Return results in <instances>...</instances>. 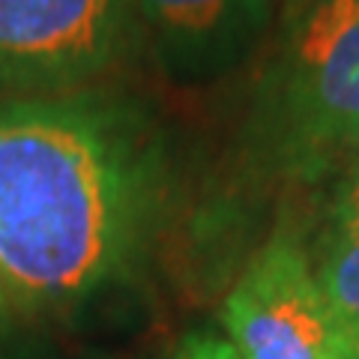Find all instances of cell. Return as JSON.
I'll use <instances>...</instances> for the list:
<instances>
[{"label":"cell","instance_id":"obj_7","mask_svg":"<svg viewBox=\"0 0 359 359\" xmlns=\"http://www.w3.org/2000/svg\"><path fill=\"white\" fill-rule=\"evenodd\" d=\"M320 290L359 332V233H327L302 240Z\"/></svg>","mask_w":359,"mask_h":359},{"label":"cell","instance_id":"obj_6","mask_svg":"<svg viewBox=\"0 0 359 359\" xmlns=\"http://www.w3.org/2000/svg\"><path fill=\"white\" fill-rule=\"evenodd\" d=\"M302 212H285L282 222L299 240L327 233H359V147L341 156L320 180L302 189Z\"/></svg>","mask_w":359,"mask_h":359},{"label":"cell","instance_id":"obj_9","mask_svg":"<svg viewBox=\"0 0 359 359\" xmlns=\"http://www.w3.org/2000/svg\"><path fill=\"white\" fill-rule=\"evenodd\" d=\"M15 318H18L15 302H13V297H9V287L4 282V273H0V330H4L6 323H13Z\"/></svg>","mask_w":359,"mask_h":359},{"label":"cell","instance_id":"obj_4","mask_svg":"<svg viewBox=\"0 0 359 359\" xmlns=\"http://www.w3.org/2000/svg\"><path fill=\"white\" fill-rule=\"evenodd\" d=\"M240 359H359V332L320 290L302 240L278 219L222 299Z\"/></svg>","mask_w":359,"mask_h":359},{"label":"cell","instance_id":"obj_2","mask_svg":"<svg viewBox=\"0 0 359 359\" xmlns=\"http://www.w3.org/2000/svg\"><path fill=\"white\" fill-rule=\"evenodd\" d=\"M245 105L264 177L309 189L359 147V0H282Z\"/></svg>","mask_w":359,"mask_h":359},{"label":"cell","instance_id":"obj_1","mask_svg":"<svg viewBox=\"0 0 359 359\" xmlns=\"http://www.w3.org/2000/svg\"><path fill=\"white\" fill-rule=\"evenodd\" d=\"M180 192V135L126 81L0 99V273L21 314H72L147 269Z\"/></svg>","mask_w":359,"mask_h":359},{"label":"cell","instance_id":"obj_8","mask_svg":"<svg viewBox=\"0 0 359 359\" xmlns=\"http://www.w3.org/2000/svg\"><path fill=\"white\" fill-rule=\"evenodd\" d=\"M171 359H240V353L228 341V335H219L212 330H195L183 335Z\"/></svg>","mask_w":359,"mask_h":359},{"label":"cell","instance_id":"obj_3","mask_svg":"<svg viewBox=\"0 0 359 359\" xmlns=\"http://www.w3.org/2000/svg\"><path fill=\"white\" fill-rule=\"evenodd\" d=\"M138 54L132 0H0V99L114 81Z\"/></svg>","mask_w":359,"mask_h":359},{"label":"cell","instance_id":"obj_5","mask_svg":"<svg viewBox=\"0 0 359 359\" xmlns=\"http://www.w3.org/2000/svg\"><path fill=\"white\" fill-rule=\"evenodd\" d=\"M144 54L168 84L210 87L264 48L282 0H132Z\"/></svg>","mask_w":359,"mask_h":359}]
</instances>
